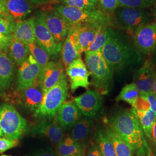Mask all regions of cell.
<instances>
[{
  "label": "cell",
  "mask_w": 156,
  "mask_h": 156,
  "mask_svg": "<svg viewBox=\"0 0 156 156\" xmlns=\"http://www.w3.org/2000/svg\"><path fill=\"white\" fill-rule=\"evenodd\" d=\"M101 53L113 71H120L140 62V51L124 32L109 27L106 43Z\"/></svg>",
  "instance_id": "6da1fadb"
},
{
  "label": "cell",
  "mask_w": 156,
  "mask_h": 156,
  "mask_svg": "<svg viewBox=\"0 0 156 156\" xmlns=\"http://www.w3.org/2000/svg\"><path fill=\"white\" fill-rule=\"evenodd\" d=\"M110 128L119 134L136 156H152L151 149L138 120L130 110L118 112L109 120Z\"/></svg>",
  "instance_id": "7a4b0ae2"
},
{
  "label": "cell",
  "mask_w": 156,
  "mask_h": 156,
  "mask_svg": "<svg viewBox=\"0 0 156 156\" xmlns=\"http://www.w3.org/2000/svg\"><path fill=\"white\" fill-rule=\"evenodd\" d=\"M54 8L70 27L84 25L110 27L112 23L111 15L97 8L93 9H82L61 4L56 5Z\"/></svg>",
  "instance_id": "3957f363"
},
{
  "label": "cell",
  "mask_w": 156,
  "mask_h": 156,
  "mask_svg": "<svg viewBox=\"0 0 156 156\" xmlns=\"http://www.w3.org/2000/svg\"><path fill=\"white\" fill-rule=\"evenodd\" d=\"M68 95V84L65 74L55 86L45 93L41 105L34 112V116L42 119H50L55 116L65 102Z\"/></svg>",
  "instance_id": "277c9868"
},
{
  "label": "cell",
  "mask_w": 156,
  "mask_h": 156,
  "mask_svg": "<svg viewBox=\"0 0 156 156\" xmlns=\"http://www.w3.org/2000/svg\"><path fill=\"white\" fill-rule=\"evenodd\" d=\"M0 128L4 136L13 140H19L26 133L27 120L12 105H0Z\"/></svg>",
  "instance_id": "5b68a950"
},
{
  "label": "cell",
  "mask_w": 156,
  "mask_h": 156,
  "mask_svg": "<svg viewBox=\"0 0 156 156\" xmlns=\"http://www.w3.org/2000/svg\"><path fill=\"white\" fill-rule=\"evenodd\" d=\"M85 63L90 75H91L93 84L100 89L107 90L112 79L113 71L108 66L101 51H86Z\"/></svg>",
  "instance_id": "8992f818"
},
{
  "label": "cell",
  "mask_w": 156,
  "mask_h": 156,
  "mask_svg": "<svg viewBox=\"0 0 156 156\" xmlns=\"http://www.w3.org/2000/svg\"><path fill=\"white\" fill-rule=\"evenodd\" d=\"M114 13L121 28L133 33L140 27L151 23L153 20L151 13L142 9L119 7Z\"/></svg>",
  "instance_id": "52a82bcc"
},
{
  "label": "cell",
  "mask_w": 156,
  "mask_h": 156,
  "mask_svg": "<svg viewBox=\"0 0 156 156\" xmlns=\"http://www.w3.org/2000/svg\"><path fill=\"white\" fill-rule=\"evenodd\" d=\"M35 40L37 44L46 50L50 56H57L61 51L62 45L57 44L53 35L48 28L42 12L34 17Z\"/></svg>",
  "instance_id": "ba28073f"
},
{
  "label": "cell",
  "mask_w": 156,
  "mask_h": 156,
  "mask_svg": "<svg viewBox=\"0 0 156 156\" xmlns=\"http://www.w3.org/2000/svg\"><path fill=\"white\" fill-rule=\"evenodd\" d=\"M41 12L45 23L56 42L62 45L70 28L69 24L54 8L48 6Z\"/></svg>",
  "instance_id": "9c48e42d"
},
{
  "label": "cell",
  "mask_w": 156,
  "mask_h": 156,
  "mask_svg": "<svg viewBox=\"0 0 156 156\" xmlns=\"http://www.w3.org/2000/svg\"><path fill=\"white\" fill-rule=\"evenodd\" d=\"M134 44L144 55H149L156 49V22L136 29L133 33Z\"/></svg>",
  "instance_id": "30bf717a"
},
{
  "label": "cell",
  "mask_w": 156,
  "mask_h": 156,
  "mask_svg": "<svg viewBox=\"0 0 156 156\" xmlns=\"http://www.w3.org/2000/svg\"><path fill=\"white\" fill-rule=\"evenodd\" d=\"M66 73L69 78L71 92L74 93L79 87L88 88L90 73L82 59L79 57L66 68Z\"/></svg>",
  "instance_id": "8fae6325"
},
{
  "label": "cell",
  "mask_w": 156,
  "mask_h": 156,
  "mask_svg": "<svg viewBox=\"0 0 156 156\" xmlns=\"http://www.w3.org/2000/svg\"><path fill=\"white\" fill-rule=\"evenodd\" d=\"M64 75V65L61 62H49L41 68L37 82L44 94L55 86Z\"/></svg>",
  "instance_id": "7c38bea8"
},
{
  "label": "cell",
  "mask_w": 156,
  "mask_h": 156,
  "mask_svg": "<svg viewBox=\"0 0 156 156\" xmlns=\"http://www.w3.org/2000/svg\"><path fill=\"white\" fill-rule=\"evenodd\" d=\"M41 67L33 56L28 58L20 66L17 71V91H20L32 86L37 80Z\"/></svg>",
  "instance_id": "4fadbf2b"
},
{
  "label": "cell",
  "mask_w": 156,
  "mask_h": 156,
  "mask_svg": "<svg viewBox=\"0 0 156 156\" xmlns=\"http://www.w3.org/2000/svg\"><path fill=\"white\" fill-rule=\"evenodd\" d=\"M100 27L92 25L70 27L68 32L71 34L75 45L80 55L86 52L92 44Z\"/></svg>",
  "instance_id": "5bb4252c"
},
{
  "label": "cell",
  "mask_w": 156,
  "mask_h": 156,
  "mask_svg": "<svg viewBox=\"0 0 156 156\" xmlns=\"http://www.w3.org/2000/svg\"><path fill=\"white\" fill-rule=\"evenodd\" d=\"M75 103L82 114L87 117H94L102 106L100 94L95 90H88L75 98Z\"/></svg>",
  "instance_id": "9a60e30c"
},
{
  "label": "cell",
  "mask_w": 156,
  "mask_h": 156,
  "mask_svg": "<svg viewBox=\"0 0 156 156\" xmlns=\"http://www.w3.org/2000/svg\"><path fill=\"white\" fill-rule=\"evenodd\" d=\"M156 79V70L152 61L148 59L136 73L134 83L140 94L153 91V86Z\"/></svg>",
  "instance_id": "2e32d148"
},
{
  "label": "cell",
  "mask_w": 156,
  "mask_h": 156,
  "mask_svg": "<svg viewBox=\"0 0 156 156\" xmlns=\"http://www.w3.org/2000/svg\"><path fill=\"white\" fill-rule=\"evenodd\" d=\"M44 120L34 126L31 133L35 135H43L51 142L59 144L63 140L64 131L57 119H44Z\"/></svg>",
  "instance_id": "e0dca14e"
},
{
  "label": "cell",
  "mask_w": 156,
  "mask_h": 156,
  "mask_svg": "<svg viewBox=\"0 0 156 156\" xmlns=\"http://www.w3.org/2000/svg\"><path fill=\"white\" fill-rule=\"evenodd\" d=\"M82 117V113L75 102H64L57 112L56 119L62 129L73 128L75 123Z\"/></svg>",
  "instance_id": "ac0fdd59"
},
{
  "label": "cell",
  "mask_w": 156,
  "mask_h": 156,
  "mask_svg": "<svg viewBox=\"0 0 156 156\" xmlns=\"http://www.w3.org/2000/svg\"><path fill=\"white\" fill-rule=\"evenodd\" d=\"M19 92V99L23 106L29 111H36L41 105L44 95L37 80L32 86Z\"/></svg>",
  "instance_id": "d6986e66"
},
{
  "label": "cell",
  "mask_w": 156,
  "mask_h": 156,
  "mask_svg": "<svg viewBox=\"0 0 156 156\" xmlns=\"http://www.w3.org/2000/svg\"><path fill=\"white\" fill-rule=\"evenodd\" d=\"M15 66L8 51H0V93H5L10 88L14 77Z\"/></svg>",
  "instance_id": "ffe728a7"
},
{
  "label": "cell",
  "mask_w": 156,
  "mask_h": 156,
  "mask_svg": "<svg viewBox=\"0 0 156 156\" xmlns=\"http://www.w3.org/2000/svg\"><path fill=\"white\" fill-rule=\"evenodd\" d=\"M34 22V17L16 21L12 37L27 45L35 42Z\"/></svg>",
  "instance_id": "44dd1931"
},
{
  "label": "cell",
  "mask_w": 156,
  "mask_h": 156,
  "mask_svg": "<svg viewBox=\"0 0 156 156\" xmlns=\"http://www.w3.org/2000/svg\"><path fill=\"white\" fill-rule=\"evenodd\" d=\"M7 12L16 21L24 20L33 11L30 0H6Z\"/></svg>",
  "instance_id": "7402d4cb"
},
{
  "label": "cell",
  "mask_w": 156,
  "mask_h": 156,
  "mask_svg": "<svg viewBox=\"0 0 156 156\" xmlns=\"http://www.w3.org/2000/svg\"><path fill=\"white\" fill-rule=\"evenodd\" d=\"M8 52L15 65L20 66L30 55L28 45L12 37Z\"/></svg>",
  "instance_id": "603a6c76"
},
{
  "label": "cell",
  "mask_w": 156,
  "mask_h": 156,
  "mask_svg": "<svg viewBox=\"0 0 156 156\" xmlns=\"http://www.w3.org/2000/svg\"><path fill=\"white\" fill-rule=\"evenodd\" d=\"M136 117L140 126L142 127L146 138L150 142L151 134L154 123L156 119V113L151 109L146 111H138L133 108L130 109Z\"/></svg>",
  "instance_id": "cb8c5ba5"
},
{
  "label": "cell",
  "mask_w": 156,
  "mask_h": 156,
  "mask_svg": "<svg viewBox=\"0 0 156 156\" xmlns=\"http://www.w3.org/2000/svg\"><path fill=\"white\" fill-rule=\"evenodd\" d=\"M93 127V121L91 118L87 116L81 117L72 128V138L80 144L87 138Z\"/></svg>",
  "instance_id": "d4e9b609"
},
{
  "label": "cell",
  "mask_w": 156,
  "mask_h": 156,
  "mask_svg": "<svg viewBox=\"0 0 156 156\" xmlns=\"http://www.w3.org/2000/svg\"><path fill=\"white\" fill-rule=\"evenodd\" d=\"M61 55L62 62L66 69L73 61L80 57V54L79 53L73 37L69 32L62 45Z\"/></svg>",
  "instance_id": "484cf974"
},
{
  "label": "cell",
  "mask_w": 156,
  "mask_h": 156,
  "mask_svg": "<svg viewBox=\"0 0 156 156\" xmlns=\"http://www.w3.org/2000/svg\"><path fill=\"white\" fill-rule=\"evenodd\" d=\"M106 133L111 140L116 156H133V151L130 146L117 134L115 131L108 126Z\"/></svg>",
  "instance_id": "4316f807"
},
{
  "label": "cell",
  "mask_w": 156,
  "mask_h": 156,
  "mask_svg": "<svg viewBox=\"0 0 156 156\" xmlns=\"http://www.w3.org/2000/svg\"><path fill=\"white\" fill-rule=\"evenodd\" d=\"M57 151L60 156H75L83 154L80 144L71 137L62 140L57 145Z\"/></svg>",
  "instance_id": "83f0119b"
},
{
  "label": "cell",
  "mask_w": 156,
  "mask_h": 156,
  "mask_svg": "<svg viewBox=\"0 0 156 156\" xmlns=\"http://www.w3.org/2000/svg\"><path fill=\"white\" fill-rule=\"evenodd\" d=\"M94 140L102 156H116L111 140L103 129H98L95 134Z\"/></svg>",
  "instance_id": "f1b7e54d"
},
{
  "label": "cell",
  "mask_w": 156,
  "mask_h": 156,
  "mask_svg": "<svg viewBox=\"0 0 156 156\" xmlns=\"http://www.w3.org/2000/svg\"><path fill=\"white\" fill-rule=\"evenodd\" d=\"M140 93L134 83L126 85L116 97L117 102L121 101L128 103L133 108L135 106L136 102L140 97Z\"/></svg>",
  "instance_id": "f546056e"
},
{
  "label": "cell",
  "mask_w": 156,
  "mask_h": 156,
  "mask_svg": "<svg viewBox=\"0 0 156 156\" xmlns=\"http://www.w3.org/2000/svg\"><path fill=\"white\" fill-rule=\"evenodd\" d=\"M30 54L33 56L38 63L41 69L45 67L50 62V56L48 52L42 48L35 41L27 44Z\"/></svg>",
  "instance_id": "4dcf8cb0"
},
{
  "label": "cell",
  "mask_w": 156,
  "mask_h": 156,
  "mask_svg": "<svg viewBox=\"0 0 156 156\" xmlns=\"http://www.w3.org/2000/svg\"><path fill=\"white\" fill-rule=\"evenodd\" d=\"M109 27H100L98 28L94 41L86 51L97 52L101 51L106 43Z\"/></svg>",
  "instance_id": "1f68e13d"
},
{
  "label": "cell",
  "mask_w": 156,
  "mask_h": 156,
  "mask_svg": "<svg viewBox=\"0 0 156 156\" xmlns=\"http://www.w3.org/2000/svg\"><path fill=\"white\" fill-rule=\"evenodd\" d=\"M16 21L8 13L0 15V33L6 36H12Z\"/></svg>",
  "instance_id": "d6a6232c"
},
{
  "label": "cell",
  "mask_w": 156,
  "mask_h": 156,
  "mask_svg": "<svg viewBox=\"0 0 156 156\" xmlns=\"http://www.w3.org/2000/svg\"><path fill=\"white\" fill-rule=\"evenodd\" d=\"M119 7L145 9L154 5L155 0H117Z\"/></svg>",
  "instance_id": "836d02e7"
},
{
  "label": "cell",
  "mask_w": 156,
  "mask_h": 156,
  "mask_svg": "<svg viewBox=\"0 0 156 156\" xmlns=\"http://www.w3.org/2000/svg\"><path fill=\"white\" fill-rule=\"evenodd\" d=\"M62 4L82 9H93L96 8L97 3L89 0H61Z\"/></svg>",
  "instance_id": "e575fe53"
},
{
  "label": "cell",
  "mask_w": 156,
  "mask_h": 156,
  "mask_svg": "<svg viewBox=\"0 0 156 156\" xmlns=\"http://www.w3.org/2000/svg\"><path fill=\"white\" fill-rule=\"evenodd\" d=\"M119 7L117 0H99V9L106 13H114Z\"/></svg>",
  "instance_id": "d590c367"
},
{
  "label": "cell",
  "mask_w": 156,
  "mask_h": 156,
  "mask_svg": "<svg viewBox=\"0 0 156 156\" xmlns=\"http://www.w3.org/2000/svg\"><path fill=\"white\" fill-rule=\"evenodd\" d=\"M19 140H13L6 137H0V154L17 146Z\"/></svg>",
  "instance_id": "8d00e7d4"
},
{
  "label": "cell",
  "mask_w": 156,
  "mask_h": 156,
  "mask_svg": "<svg viewBox=\"0 0 156 156\" xmlns=\"http://www.w3.org/2000/svg\"><path fill=\"white\" fill-rule=\"evenodd\" d=\"M12 36H6L0 33V51H8Z\"/></svg>",
  "instance_id": "74e56055"
},
{
  "label": "cell",
  "mask_w": 156,
  "mask_h": 156,
  "mask_svg": "<svg viewBox=\"0 0 156 156\" xmlns=\"http://www.w3.org/2000/svg\"><path fill=\"white\" fill-rule=\"evenodd\" d=\"M140 94L142 95L145 97L149 103L151 105V109L156 113V95L154 94V93L151 91L149 93Z\"/></svg>",
  "instance_id": "f35d334b"
},
{
  "label": "cell",
  "mask_w": 156,
  "mask_h": 156,
  "mask_svg": "<svg viewBox=\"0 0 156 156\" xmlns=\"http://www.w3.org/2000/svg\"><path fill=\"white\" fill-rule=\"evenodd\" d=\"M30 1L36 5H49L58 3L56 0H30Z\"/></svg>",
  "instance_id": "ab89813d"
},
{
  "label": "cell",
  "mask_w": 156,
  "mask_h": 156,
  "mask_svg": "<svg viewBox=\"0 0 156 156\" xmlns=\"http://www.w3.org/2000/svg\"><path fill=\"white\" fill-rule=\"evenodd\" d=\"M149 142L151 144L154 153L156 154V119L153 127L151 134V140Z\"/></svg>",
  "instance_id": "60d3db41"
},
{
  "label": "cell",
  "mask_w": 156,
  "mask_h": 156,
  "mask_svg": "<svg viewBox=\"0 0 156 156\" xmlns=\"http://www.w3.org/2000/svg\"><path fill=\"white\" fill-rule=\"evenodd\" d=\"M33 156H57V155L54 151L51 149H47L38 151Z\"/></svg>",
  "instance_id": "b9f144b4"
},
{
  "label": "cell",
  "mask_w": 156,
  "mask_h": 156,
  "mask_svg": "<svg viewBox=\"0 0 156 156\" xmlns=\"http://www.w3.org/2000/svg\"><path fill=\"white\" fill-rule=\"evenodd\" d=\"M86 156H102L98 146L96 145H93L87 152Z\"/></svg>",
  "instance_id": "7bdbcfd3"
},
{
  "label": "cell",
  "mask_w": 156,
  "mask_h": 156,
  "mask_svg": "<svg viewBox=\"0 0 156 156\" xmlns=\"http://www.w3.org/2000/svg\"><path fill=\"white\" fill-rule=\"evenodd\" d=\"M5 12H7L6 0H0V15Z\"/></svg>",
  "instance_id": "ee69618b"
},
{
  "label": "cell",
  "mask_w": 156,
  "mask_h": 156,
  "mask_svg": "<svg viewBox=\"0 0 156 156\" xmlns=\"http://www.w3.org/2000/svg\"><path fill=\"white\" fill-rule=\"evenodd\" d=\"M153 6H154V7H153V16L155 19L156 22V0H155V1H154Z\"/></svg>",
  "instance_id": "f6af8a7d"
},
{
  "label": "cell",
  "mask_w": 156,
  "mask_h": 156,
  "mask_svg": "<svg viewBox=\"0 0 156 156\" xmlns=\"http://www.w3.org/2000/svg\"><path fill=\"white\" fill-rule=\"evenodd\" d=\"M153 92L156 95V79L154 81V84H153Z\"/></svg>",
  "instance_id": "bcb514c9"
},
{
  "label": "cell",
  "mask_w": 156,
  "mask_h": 156,
  "mask_svg": "<svg viewBox=\"0 0 156 156\" xmlns=\"http://www.w3.org/2000/svg\"><path fill=\"white\" fill-rule=\"evenodd\" d=\"M90 1H92V2H95V3H98V2H99V0H89Z\"/></svg>",
  "instance_id": "7dc6e473"
},
{
  "label": "cell",
  "mask_w": 156,
  "mask_h": 156,
  "mask_svg": "<svg viewBox=\"0 0 156 156\" xmlns=\"http://www.w3.org/2000/svg\"><path fill=\"white\" fill-rule=\"evenodd\" d=\"M4 136V134H3V133H2V130H1V129L0 128V137H1V136Z\"/></svg>",
  "instance_id": "c3c4849f"
},
{
  "label": "cell",
  "mask_w": 156,
  "mask_h": 156,
  "mask_svg": "<svg viewBox=\"0 0 156 156\" xmlns=\"http://www.w3.org/2000/svg\"><path fill=\"white\" fill-rule=\"evenodd\" d=\"M85 156L84 155V154H79V155H77V156Z\"/></svg>",
  "instance_id": "681fc988"
},
{
  "label": "cell",
  "mask_w": 156,
  "mask_h": 156,
  "mask_svg": "<svg viewBox=\"0 0 156 156\" xmlns=\"http://www.w3.org/2000/svg\"><path fill=\"white\" fill-rule=\"evenodd\" d=\"M9 156V155H6V154H2L1 156Z\"/></svg>",
  "instance_id": "f907efd6"
},
{
  "label": "cell",
  "mask_w": 156,
  "mask_h": 156,
  "mask_svg": "<svg viewBox=\"0 0 156 156\" xmlns=\"http://www.w3.org/2000/svg\"><path fill=\"white\" fill-rule=\"evenodd\" d=\"M154 58H155V61H156V53H155V56H154Z\"/></svg>",
  "instance_id": "816d5d0a"
},
{
  "label": "cell",
  "mask_w": 156,
  "mask_h": 156,
  "mask_svg": "<svg viewBox=\"0 0 156 156\" xmlns=\"http://www.w3.org/2000/svg\"><path fill=\"white\" fill-rule=\"evenodd\" d=\"M56 1H57V2H60V1H61V0H56Z\"/></svg>",
  "instance_id": "f5cc1de1"
}]
</instances>
